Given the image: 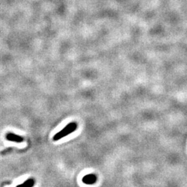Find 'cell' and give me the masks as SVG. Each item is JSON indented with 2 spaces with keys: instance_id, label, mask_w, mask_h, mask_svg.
<instances>
[{
  "instance_id": "7a4b0ae2",
  "label": "cell",
  "mask_w": 187,
  "mask_h": 187,
  "mask_svg": "<svg viewBox=\"0 0 187 187\" xmlns=\"http://www.w3.org/2000/svg\"><path fill=\"white\" fill-rule=\"evenodd\" d=\"M6 138L8 141L17 142V143H22V142L24 141L23 137H21L20 135L13 134V133H8L6 136Z\"/></svg>"
},
{
  "instance_id": "6da1fadb",
  "label": "cell",
  "mask_w": 187,
  "mask_h": 187,
  "mask_svg": "<svg viewBox=\"0 0 187 187\" xmlns=\"http://www.w3.org/2000/svg\"><path fill=\"white\" fill-rule=\"evenodd\" d=\"M77 128H78V124L76 123L75 122L69 123V124L66 126H65L61 131H60L59 132H58L57 134L54 135V137H53V140L56 141L62 139L63 137H66L68 135L74 132L77 129Z\"/></svg>"
},
{
  "instance_id": "3957f363",
  "label": "cell",
  "mask_w": 187,
  "mask_h": 187,
  "mask_svg": "<svg viewBox=\"0 0 187 187\" xmlns=\"http://www.w3.org/2000/svg\"><path fill=\"white\" fill-rule=\"evenodd\" d=\"M97 177L94 174H90V175H85L83 178V183L86 185H93L96 182Z\"/></svg>"
},
{
  "instance_id": "277c9868",
  "label": "cell",
  "mask_w": 187,
  "mask_h": 187,
  "mask_svg": "<svg viewBox=\"0 0 187 187\" xmlns=\"http://www.w3.org/2000/svg\"><path fill=\"white\" fill-rule=\"evenodd\" d=\"M35 185V180L33 179H28L22 185H18L17 187H33Z\"/></svg>"
}]
</instances>
